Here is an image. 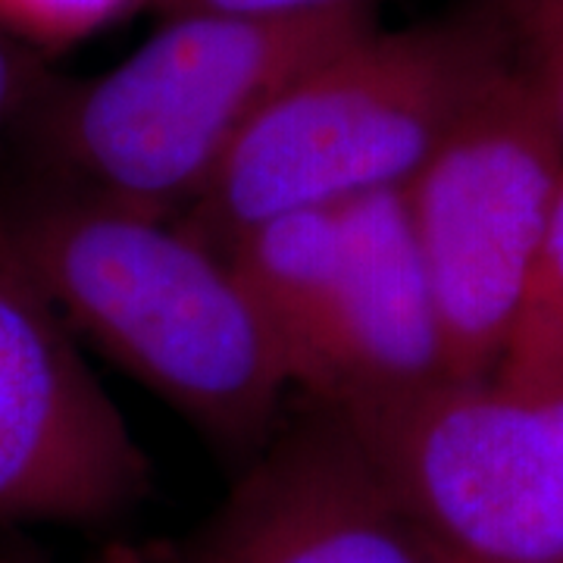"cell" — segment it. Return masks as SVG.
Wrapping results in <instances>:
<instances>
[{"label": "cell", "instance_id": "cell-1", "mask_svg": "<svg viewBox=\"0 0 563 563\" xmlns=\"http://www.w3.org/2000/svg\"><path fill=\"white\" fill-rule=\"evenodd\" d=\"M0 222L79 342L95 344L229 461L244 466L261 454L291 388L225 254L179 217L57 179L0 191Z\"/></svg>", "mask_w": 563, "mask_h": 563}, {"label": "cell", "instance_id": "cell-2", "mask_svg": "<svg viewBox=\"0 0 563 563\" xmlns=\"http://www.w3.org/2000/svg\"><path fill=\"white\" fill-rule=\"evenodd\" d=\"M507 57L485 3L398 32L363 29L263 107L179 222L222 254L282 213L401 191Z\"/></svg>", "mask_w": 563, "mask_h": 563}, {"label": "cell", "instance_id": "cell-3", "mask_svg": "<svg viewBox=\"0 0 563 563\" xmlns=\"http://www.w3.org/2000/svg\"><path fill=\"white\" fill-rule=\"evenodd\" d=\"M369 25L373 7L310 16L173 13L125 60L47 101L38 117L47 179L181 217L263 107Z\"/></svg>", "mask_w": 563, "mask_h": 563}, {"label": "cell", "instance_id": "cell-4", "mask_svg": "<svg viewBox=\"0 0 563 563\" xmlns=\"http://www.w3.org/2000/svg\"><path fill=\"white\" fill-rule=\"evenodd\" d=\"M310 404L388 401L451 379L404 191L257 222L222 251Z\"/></svg>", "mask_w": 563, "mask_h": 563}, {"label": "cell", "instance_id": "cell-5", "mask_svg": "<svg viewBox=\"0 0 563 563\" xmlns=\"http://www.w3.org/2000/svg\"><path fill=\"white\" fill-rule=\"evenodd\" d=\"M329 413L442 563H563V385L442 379Z\"/></svg>", "mask_w": 563, "mask_h": 563}, {"label": "cell", "instance_id": "cell-6", "mask_svg": "<svg viewBox=\"0 0 563 563\" xmlns=\"http://www.w3.org/2000/svg\"><path fill=\"white\" fill-rule=\"evenodd\" d=\"M561 185V122L510 54L401 188L451 379L492 376Z\"/></svg>", "mask_w": 563, "mask_h": 563}, {"label": "cell", "instance_id": "cell-7", "mask_svg": "<svg viewBox=\"0 0 563 563\" xmlns=\"http://www.w3.org/2000/svg\"><path fill=\"white\" fill-rule=\"evenodd\" d=\"M147 492L141 444L0 222V523H110Z\"/></svg>", "mask_w": 563, "mask_h": 563}, {"label": "cell", "instance_id": "cell-8", "mask_svg": "<svg viewBox=\"0 0 563 563\" xmlns=\"http://www.w3.org/2000/svg\"><path fill=\"white\" fill-rule=\"evenodd\" d=\"M181 563H442L325 407L279 426Z\"/></svg>", "mask_w": 563, "mask_h": 563}, {"label": "cell", "instance_id": "cell-9", "mask_svg": "<svg viewBox=\"0 0 563 563\" xmlns=\"http://www.w3.org/2000/svg\"><path fill=\"white\" fill-rule=\"evenodd\" d=\"M492 376L514 385H563V185Z\"/></svg>", "mask_w": 563, "mask_h": 563}, {"label": "cell", "instance_id": "cell-10", "mask_svg": "<svg viewBox=\"0 0 563 563\" xmlns=\"http://www.w3.org/2000/svg\"><path fill=\"white\" fill-rule=\"evenodd\" d=\"M563 132V0H485Z\"/></svg>", "mask_w": 563, "mask_h": 563}, {"label": "cell", "instance_id": "cell-11", "mask_svg": "<svg viewBox=\"0 0 563 563\" xmlns=\"http://www.w3.org/2000/svg\"><path fill=\"white\" fill-rule=\"evenodd\" d=\"M144 0H0V29L38 47H69L129 16Z\"/></svg>", "mask_w": 563, "mask_h": 563}, {"label": "cell", "instance_id": "cell-12", "mask_svg": "<svg viewBox=\"0 0 563 563\" xmlns=\"http://www.w3.org/2000/svg\"><path fill=\"white\" fill-rule=\"evenodd\" d=\"M163 16L173 13H229V16H310L347 7H373V0H154Z\"/></svg>", "mask_w": 563, "mask_h": 563}, {"label": "cell", "instance_id": "cell-13", "mask_svg": "<svg viewBox=\"0 0 563 563\" xmlns=\"http://www.w3.org/2000/svg\"><path fill=\"white\" fill-rule=\"evenodd\" d=\"M25 91V76H22L20 60L7 44H0V122L13 113V107Z\"/></svg>", "mask_w": 563, "mask_h": 563}, {"label": "cell", "instance_id": "cell-14", "mask_svg": "<svg viewBox=\"0 0 563 563\" xmlns=\"http://www.w3.org/2000/svg\"><path fill=\"white\" fill-rule=\"evenodd\" d=\"M95 563H157V558L135 544H110Z\"/></svg>", "mask_w": 563, "mask_h": 563}, {"label": "cell", "instance_id": "cell-15", "mask_svg": "<svg viewBox=\"0 0 563 563\" xmlns=\"http://www.w3.org/2000/svg\"><path fill=\"white\" fill-rule=\"evenodd\" d=\"M0 563H38V561H29V558H0Z\"/></svg>", "mask_w": 563, "mask_h": 563}]
</instances>
